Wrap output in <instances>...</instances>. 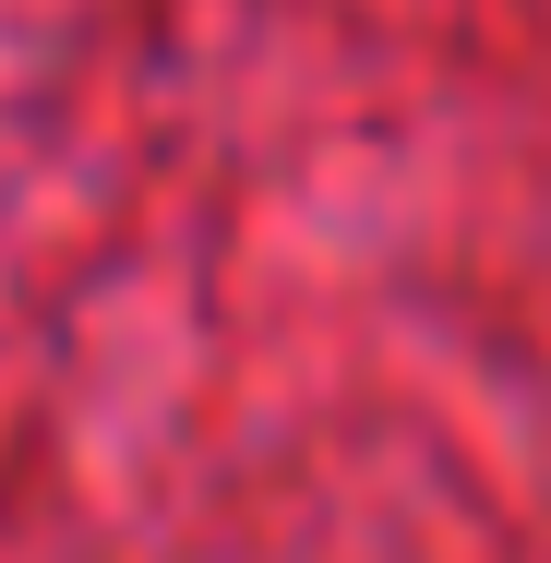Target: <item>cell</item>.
Here are the masks:
<instances>
[]
</instances>
